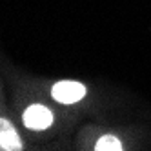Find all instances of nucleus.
<instances>
[{
	"mask_svg": "<svg viewBox=\"0 0 151 151\" xmlns=\"http://www.w3.org/2000/svg\"><path fill=\"white\" fill-rule=\"evenodd\" d=\"M22 120H24V126L27 129L42 131V129H47L53 124V113L49 107L42 106V104H31L24 111Z\"/></svg>",
	"mask_w": 151,
	"mask_h": 151,
	"instance_id": "nucleus-2",
	"label": "nucleus"
},
{
	"mask_svg": "<svg viewBox=\"0 0 151 151\" xmlns=\"http://www.w3.org/2000/svg\"><path fill=\"white\" fill-rule=\"evenodd\" d=\"M95 149L96 151H120L122 149V142L116 137H113V135H104V137H100L99 140H96Z\"/></svg>",
	"mask_w": 151,
	"mask_h": 151,
	"instance_id": "nucleus-4",
	"label": "nucleus"
},
{
	"mask_svg": "<svg viewBox=\"0 0 151 151\" xmlns=\"http://www.w3.org/2000/svg\"><path fill=\"white\" fill-rule=\"evenodd\" d=\"M0 149L2 151H20L22 149V140H20L15 126L4 116H0Z\"/></svg>",
	"mask_w": 151,
	"mask_h": 151,
	"instance_id": "nucleus-3",
	"label": "nucleus"
},
{
	"mask_svg": "<svg viewBox=\"0 0 151 151\" xmlns=\"http://www.w3.org/2000/svg\"><path fill=\"white\" fill-rule=\"evenodd\" d=\"M51 95L60 104H75L86 96V88L84 84L75 82V80H62L53 86Z\"/></svg>",
	"mask_w": 151,
	"mask_h": 151,
	"instance_id": "nucleus-1",
	"label": "nucleus"
}]
</instances>
